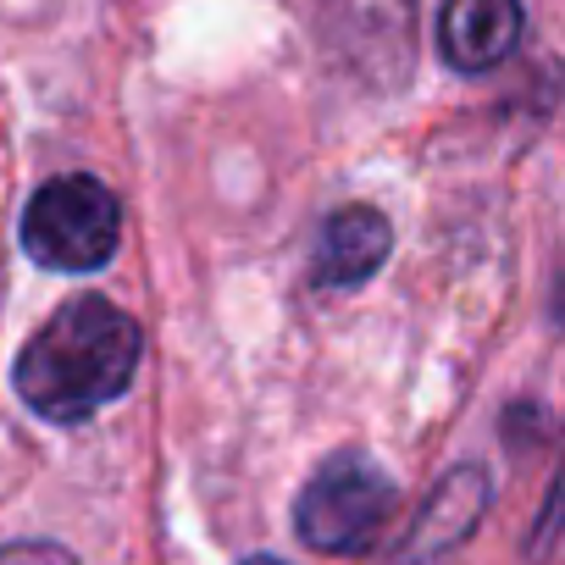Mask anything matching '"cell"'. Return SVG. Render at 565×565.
<instances>
[{
	"instance_id": "obj_1",
	"label": "cell",
	"mask_w": 565,
	"mask_h": 565,
	"mask_svg": "<svg viewBox=\"0 0 565 565\" xmlns=\"http://www.w3.org/2000/svg\"><path fill=\"white\" fill-rule=\"evenodd\" d=\"M139 355H145V333L122 306H111L106 295H73L23 344L12 366V388L34 416L56 427H78L128 394Z\"/></svg>"
},
{
	"instance_id": "obj_2",
	"label": "cell",
	"mask_w": 565,
	"mask_h": 565,
	"mask_svg": "<svg viewBox=\"0 0 565 565\" xmlns=\"http://www.w3.org/2000/svg\"><path fill=\"white\" fill-rule=\"evenodd\" d=\"M394 504H399L394 477L372 455L344 449V455H328L317 466V477L300 488V499H295V532L317 554H366L388 532Z\"/></svg>"
},
{
	"instance_id": "obj_3",
	"label": "cell",
	"mask_w": 565,
	"mask_h": 565,
	"mask_svg": "<svg viewBox=\"0 0 565 565\" xmlns=\"http://www.w3.org/2000/svg\"><path fill=\"white\" fill-rule=\"evenodd\" d=\"M328 62L372 95H399L416 78L422 7L416 0H317Z\"/></svg>"
},
{
	"instance_id": "obj_4",
	"label": "cell",
	"mask_w": 565,
	"mask_h": 565,
	"mask_svg": "<svg viewBox=\"0 0 565 565\" xmlns=\"http://www.w3.org/2000/svg\"><path fill=\"white\" fill-rule=\"evenodd\" d=\"M122 244V205L89 172H62L23 211V249L45 271H100Z\"/></svg>"
},
{
	"instance_id": "obj_5",
	"label": "cell",
	"mask_w": 565,
	"mask_h": 565,
	"mask_svg": "<svg viewBox=\"0 0 565 565\" xmlns=\"http://www.w3.org/2000/svg\"><path fill=\"white\" fill-rule=\"evenodd\" d=\"M394 249V222L377 205H344L328 216L322 238H317V260H311V289L317 295H350L366 277L383 271Z\"/></svg>"
},
{
	"instance_id": "obj_6",
	"label": "cell",
	"mask_w": 565,
	"mask_h": 565,
	"mask_svg": "<svg viewBox=\"0 0 565 565\" xmlns=\"http://www.w3.org/2000/svg\"><path fill=\"white\" fill-rule=\"evenodd\" d=\"M521 34H526L521 0H444L438 12V56L466 78L510 62Z\"/></svg>"
},
{
	"instance_id": "obj_7",
	"label": "cell",
	"mask_w": 565,
	"mask_h": 565,
	"mask_svg": "<svg viewBox=\"0 0 565 565\" xmlns=\"http://www.w3.org/2000/svg\"><path fill=\"white\" fill-rule=\"evenodd\" d=\"M482 504H488V477L477 466H455L438 482V493L427 499V510H422V521H416V532H411L405 548L411 554H444V548H455L482 521Z\"/></svg>"
},
{
	"instance_id": "obj_8",
	"label": "cell",
	"mask_w": 565,
	"mask_h": 565,
	"mask_svg": "<svg viewBox=\"0 0 565 565\" xmlns=\"http://www.w3.org/2000/svg\"><path fill=\"white\" fill-rule=\"evenodd\" d=\"M0 565H78V554L51 543V537H34V543H7L0 548Z\"/></svg>"
},
{
	"instance_id": "obj_9",
	"label": "cell",
	"mask_w": 565,
	"mask_h": 565,
	"mask_svg": "<svg viewBox=\"0 0 565 565\" xmlns=\"http://www.w3.org/2000/svg\"><path fill=\"white\" fill-rule=\"evenodd\" d=\"M238 565H282V559H271V554H255V559H238Z\"/></svg>"
}]
</instances>
